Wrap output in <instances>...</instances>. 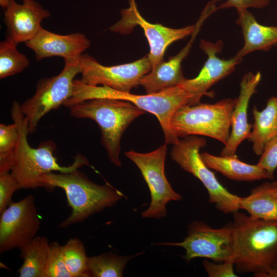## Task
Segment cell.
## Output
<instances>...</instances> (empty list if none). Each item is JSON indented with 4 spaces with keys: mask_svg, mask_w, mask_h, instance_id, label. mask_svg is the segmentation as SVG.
I'll use <instances>...</instances> for the list:
<instances>
[{
    "mask_svg": "<svg viewBox=\"0 0 277 277\" xmlns=\"http://www.w3.org/2000/svg\"><path fill=\"white\" fill-rule=\"evenodd\" d=\"M233 255L235 269L260 277L277 261V221L233 213Z\"/></svg>",
    "mask_w": 277,
    "mask_h": 277,
    "instance_id": "obj_1",
    "label": "cell"
},
{
    "mask_svg": "<svg viewBox=\"0 0 277 277\" xmlns=\"http://www.w3.org/2000/svg\"><path fill=\"white\" fill-rule=\"evenodd\" d=\"M11 116L17 126L19 138L10 172L21 189L42 187V176L45 174L54 171L67 173L83 166H90L87 159L82 154H77L70 165L61 166L54 155L56 145L50 140L42 142L37 148L32 147L28 141V120L21 110V104L16 101L12 104Z\"/></svg>",
    "mask_w": 277,
    "mask_h": 277,
    "instance_id": "obj_2",
    "label": "cell"
},
{
    "mask_svg": "<svg viewBox=\"0 0 277 277\" xmlns=\"http://www.w3.org/2000/svg\"><path fill=\"white\" fill-rule=\"evenodd\" d=\"M96 98H109L128 101L145 112H149L157 118L165 136V143L175 144L179 138L172 131L171 118L181 106L191 104L193 95L180 86L172 87L161 92L145 95L114 90L105 86H90L74 80V91L66 106L70 107L80 102Z\"/></svg>",
    "mask_w": 277,
    "mask_h": 277,
    "instance_id": "obj_3",
    "label": "cell"
},
{
    "mask_svg": "<svg viewBox=\"0 0 277 277\" xmlns=\"http://www.w3.org/2000/svg\"><path fill=\"white\" fill-rule=\"evenodd\" d=\"M42 187L60 188L64 190L70 215L59 225L66 228L81 223L91 215L115 205L124 195L110 185L92 182L78 169L67 173L54 172L42 176Z\"/></svg>",
    "mask_w": 277,
    "mask_h": 277,
    "instance_id": "obj_4",
    "label": "cell"
},
{
    "mask_svg": "<svg viewBox=\"0 0 277 277\" xmlns=\"http://www.w3.org/2000/svg\"><path fill=\"white\" fill-rule=\"evenodd\" d=\"M70 115L76 118H88L98 125L101 144L114 165L121 167V140L129 125L145 111L128 101L96 98L77 103L70 108Z\"/></svg>",
    "mask_w": 277,
    "mask_h": 277,
    "instance_id": "obj_5",
    "label": "cell"
},
{
    "mask_svg": "<svg viewBox=\"0 0 277 277\" xmlns=\"http://www.w3.org/2000/svg\"><path fill=\"white\" fill-rule=\"evenodd\" d=\"M236 100L226 98L212 104L184 105L173 114L171 129L179 138L203 135L225 145L230 136L231 114Z\"/></svg>",
    "mask_w": 277,
    "mask_h": 277,
    "instance_id": "obj_6",
    "label": "cell"
},
{
    "mask_svg": "<svg viewBox=\"0 0 277 277\" xmlns=\"http://www.w3.org/2000/svg\"><path fill=\"white\" fill-rule=\"evenodd\" d=\"M206 143L204 138L197 135L185 136L173 145L170 157L202 182L208 192L209 202L217 210L225 214L233 213L240 209L241 197L227 190L203 161L200 150Z\"/></svg>",
    "mask_w": 277,
    "mask_h": 277,
    "instance_id": "obj_7",
    "label": "cell"
},
{
    "mask_svg": "<svg viewBox=\"0 0 277 277\" xmlns=\"http://www.w3.org/2000/svg\"><path fill=\"white\" fill-rule=\"evenodd\" d=\"M80 59V58H79ZM77 60H64L61 72L55 76L40 80L33 95L21 104L28 120L29 134L34 133L41 120L70 99L74 91V77L81 73Z\"/></svg>",
    "mask_w": 277,
    "mask_h": 277,
    "instance_id": "obj_8",
    "label": "cell"
},
{
    "mask_svg": "<svg viewBox=\"0 0 277 277\" xmlns=\"http://www.w3.org/2000/svg\"><path fill=\"white\" fill-rule=\"evenodd\" d=\"M167 145L165 143L147 153L133 150L125 152V156L140 170L150 191L151 202L148 208L142 213L143 218L165 217L167 215L166 207L168 203L182 199V196L173 189L165 174Z\"/></svg>",
    "mask_w": 277,
    "mask_h": 277,
    "instance_id": "obj_9",
    "label": "cell"
},
{
    "mask_svg": "<svg viewBox=\"0 0 277 277\" xmlns=\"http://www.w3.org/2000/svg\"><path fill=\"white\" fill-rule=\"evenodd\" d=\"M232 223L214 228L202 221H193L188 227L187 235L180 242L156 243L155 244L183 248L187 261L202 258L215 262L232 260L233 255Z\"/></svg>",
    "mask_w": 277,
    "mask_h": 277,
    "instance_id": "obj_10",
    "label": "cell"
},
{
    "mask_svg": "<svg viewBox=\"0 0 277 277\" xmlns=\"http://www.w3.org/2000/svg\"><path fill=\"white\" fill-rule=\"evenodd\" d=\"M129 7L121 12L120 20L110 27L111 31L129 33L134 27L140 26L148 41L150 51L147 54L152 69L163 61L167 47L172 43L192 35L197 24L174 29L146 21L140 13L135 0H129Z\"/></svg>",
    "mask_w": 277,
    "mask_h": 277,
    "instance_id": "obj_11",
    "label": "cell"
},
{
    "mask_svg": "<svg viewBox=\"0 0 277 277\" xmlns=\"http://www.w3.org/2000/svg\"><path fill=\"white\" fill-rule=\"evenodd\" d=\"M82 83L90 85H101L114 90L130 92L140 85L141 79L152 69L147 55L134 62L107 66L87 54L79 59Z\"/></svg>",
    "mask_w": 277,
    "mask_h": 277,
    "instance_id": "obj_12",
    "label": "cell"
},
{
    "mask_svg": "<svg viewBox=\"0 0 277 277\" xmlns=\"http://www.w3.org/2000/svg\"><path fill=\"white\" fill-rule=\"evenodd\" d=\"M0 214L1 253L19 249L36 236L41 220L32 195L12 202Z\"/></svg>",
    "mask_w": 277,
    "mask_h": 277,
    "instance_id": "obj_13",
    "label": "cell"
},
{
    "mask_svg": "<svg viewBox=\"0 0 277 277\" xmlns=\"http://www.w3.org/2000/svg\"><path fill=\"white\" fill-rule=\"evenodd\" d=\"M200 48L207 54V59L198 75L191 79L185 78L179 86L193 95L191 105L200 103L203 96H210L208 92L212 86L231 74L241 60L235 56L228 60L221 59L217 55L222 52L223 43H215L202 39Z\"/></svg>",
    "mask_w": 277,
    "mask_h": 277,
    "instance_id": "obj_14",
    "label": "cell"
},
{
    "mask_svg": "<svg viewBox=\"0 0 277 277\" xmlns=\"http://www.w3.org/2000/svg\"><path fill=\"white\" fill-rule=\"evenodd\" d=\"M25 45L33 51L38 61L54 56L62 57L64 60H77L90 47L91 43L80 32L62 35L42 28Z\"/></svg>",
    "mask_w": 277,
    "mask_h": 277,
    "instance_id": "obj_15",
    "label": "cell"
},
{
    "mask_svg": "<svg viewBox=\"0 0 277 277\" xmlns=\"http://www.w3.org/2000/svg\"><path fill=\"white\" fill-rule=\"evenodd\" d=\"M4 10L7 37L16 44L33 38L42 28V22L51 16L50 12L35 0L22 4L10 0Z\"/></svg>",
    "mask_w": 277,
    "mask_h": 277,
    "instance_id": "obj_16",
    "label": "cell"
},
{
    "mask_svg": "<svg viewBox=\"0 0 277 277\" xmlns=\"http://www.w3.org/2000/svg\"><path fill=\"white\" fill-rule=\"evenodd\" d=\"M261 77L260 72L255 73L249 72L243 76L240 83L239 95L231 114L230 136L221 151V155H235L240 144L249 137L252 125L248 122V107L250 98L256 92Z\"/></svg>",
    "mask_w": 277,
    "mask_h": 277,
    "instance_id": "obj_17",
    "label": "cell"
},
{
    "mask_svg": "<svg viewBox=\"0 0 277 277\" xmlns=\"http://www.w3.org/2000/svg\"><path fill=\"white\" fill-rule=\"evenodd\" d=\"M202 24L197 22L192 38L176 55L170 57L167 61H162L142 77L140 85L143 86L146 94L155 93L179 86L186 78L182 70V63L189 52Z\"/></svg>",
    "mask_w": 277,
    "mask_h": 277,
    "instance_id": "obj_18",
    "label": "cell"
},
{
    "mask_svg": "<svg viewBox=\"0 0 277 277\" xmlns=\"http://www.w3.org/2000/svg\"><path fill=\"white\" fill-rule=\"evenodd\" d=\"M236 24L242 29L244 44L235 57H243L256 50L267 51L277 45V26H267L258 23L254 16L247 9H238Z\"/></svg>",
    "mask_w": 277,
    "mask_h": 277,
    "instance_id": "obj_19",
    "label": "cell"
},
{
    "mask_svg": "<svg viewBox=\"0 0 277 277\" xmlns=\"http://www.w3.org/2000/svg\"><path fill=\"white\" fill-rule=\"evenodd\" d=\"M200 156L209 168L232 180L251 182L270 179L267 172L259 165L243 162L235 154L215 156L208 152H204L200 153Z\"/></svg>",
    "mask_w": 277,
    "mask_h": 277,
    "instance_id": "obj_20",
    "label": "cell"
},
{
    "mask_svg": "<svg viewBox=\"0 0 277 277\" xmlns=\"http://www.w3.org/2000/svg\"><path fill=\"white\" fill-rule=\"evenodd\" d=\"M253 123L248 140L256 155H261L266 145L277 136V95L269 98L265 107L252 109Z\"/></svg>",
    "mask_w": 277,
    "mask_h": 277,
    "instance_id": "obj_21",
    "label": "cell"
},
{
    "mask_svg": "<svg viewBox=\"0 0 277 277\" xmlns=\"http://www.w3.org/2000/svg\"><path fill=\"white\" fill-rule=\"evenodd\" d=\"M49 243L47 238L36 236L19 249L23 260L17 270L19 277H45Z\"/></svg>",
    "mask_w": 277,
    "mask_h": 277,
    "instance_id": "obj_22",
    "label": "cell"
},
{
    "mask_svg": "<svg viewBox=\"0 0 277 277\" xmlns=\"http://www.w3.org/2000/svg\"><path fill=\"white\" fill-rule=\"evenodd\" d=\"M240 208L255 219L277 221V198L262 184L253 189L249 195L240 197Z\"/></svg>",
    "mask_w": 277,
    "mask_h": 277,
    "instance_id": "obj_23",
    "label": "cell"
},
{
    "mask_svg": "<svg viewBox=\"0 0 277 277\" xmlns=\"http://www.w3.org/2000/svg\"><path fill=\"white\" fill-rule=\"evenodd\" d=\"M143 253L122 256L112 252L88 256V277H121L127 263L133 258Z\"/></svg>",
    "mask_w": 277,
    "mask_h": 277,
    "instance_id": "obj_24",
    "label": "cell"
},
{
    "mask_svg": "<svg viewBox=\"0 0 277 277\" xmlns=\"http://www.w3.org/2000/svg\"><path fill=\"white\" fill-rule=\"evenodd\" d=\"M17 45L6 38L0 43V78L24 71L29 65L28 58L18 51Z\"/></svg>",
    "mask_w": 277,
    "mask_h": 277,
    "instance_id": "obj_25",
    "label": "cell"
},
{
    "mask_svg": "<svg viewBox=\"0 0 277 277\" xmlns=\"http://www.w3.org/2000/svg\"><path fill=\"white\" fill-rule=\"evenodd\" d=\"M62 250L65 264L72 277H88V256L82 241L76 237L71 238L62 245Z\"/></svg>",
    "mask_w": 277,
    "mask_h": 277,
    "instance_id": "obj_26",
    "label": "cell"
},
{
    "mask_svg": "<svg viewBox=\"0 0 277 277\" xmlns=\"http://www.w3.org/2000/svg\"><path fill=\"white\" fill-rule=\"evenodd\" d=\"M19 138L16 125L0 124V173L11 172Z\"/></svg>",
    "mask_w": 277,
    "mask_h": 277,
    "instance_id": "obj_27",
    "label": "cell"
},
{
    "mask_svg": "<svg viewBox=\"0 0 277 277\" xmlns=\"http://www.w3.org/2000/svg\"><path fill=\"white\" fill-rule=\"evenodd\" d=\"M45 277H72L64 260L62 245L57 242L49 243Z\"/></svg>",
    "mask_w": 277,
    "mask_h": 277,
    "instance_id": "obj_28",
    "label": "cell"
},
{
    "mask_svg": "<svg viewBox=\"0 0 277 277\" xmlns=\"http://www.w3.org/2000/svg\"><path fill=\"white\" fill-rule=\"evenodd\" d=\"M20 189L10 172L0 173V213L13 202V194Z\"/></svg>",
    "mask_w": 277,
    "mask_h": 277,
    "instance_id": "obj_29",
    "label": "cell"
},
{
    "mask_svg": "<svg viewBox=\"0 0 277 277\" xmlns=\"http://www.w3.org/2000/svg\"><path fill=\"white\" fill-rule=\"evenodd\" d=\"M258 164L267 172L270 180L273 179L277 168V136L266 145Z\"/></svg>",
    "mask_w": 277,
    "mask_h": 277,
    "instance_id": "obj_30",
    "label": "cell"
},
{
    "mask_svg": "<svg viewBox=\"0 0 277 277\" xmlns=\"http://www.w3.org/2000/svg\"><path fill=\"white\" fill-rule=\"evenodd\" d=\"M203 267L209 277H237L232 260L212 262L207 259L203 261Z\"/></svg>",
    "mask_w": 277,
    "mask_h": 277,
    "instance_id": "obj_31",
    "label": "cell"
},
{
    "mask_svg": "<svg viewBox=\"0 0 277 277\" xmlns=\"http://www.w3.org/2000/svg\"><path fill=\"white\" fill-rule=\"evenodd\" d=\"M222 0H211V4L215 5ZM270 0H226L217 6V10L234 7L238 9H247L249 8L261 9L268 6Z\"/></svg>",
    "mask_w": 277,
    "mask_h": 277,
    "instance_id": "obj_32",
    "label": "cell"
},
{
    "mask_svg": "<svg viewBox=\"0 0 277 277\" xmlns=\"http://www.w3.org/2000/svg\"><path fill=\"white\" fill-rule=\"evenodd\" d=\"M260 277H277V261L269 267Z\"/></svg>",
    "mask_w": 277,
    "mask_h": 277,
    "instance_id": "obj_33",
    "label": "cell"
},
{
    "mask_svg": "<svg viewBox=\"0 0 277 277\" xmlns=\"http://www.w3.org/2000/svg\"><path fill=\"white\" fill-rule=\"evenodd\" d=\"M265 189L277 198V181L262 184Z\"/></svg>",
    "mask_w": 277,
    "mask_h": 277,
    "instance_id": "obj_34",
    "label": "cell"
},
{
    "mask_svg": "<svg viewBox=\"0 0 277 277\" xmlns=\"http://www.w3.org/2000/svg\"><path fill=\"white\" fill-rule=\"evenodd\" d=\"M10 0H0V5L2 7L6 6L9 2ZM23 2L29 1H34V0H22Z\"/></svg>",
    "mask_w": 277,
    "mask_h": 277,
    "instance_id": "obj_35",
    "label": "cell"
}]
</instances>
